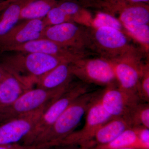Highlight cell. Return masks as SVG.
Here are the masks:
<instances>
[{"instance_id": "cell-1", "label": "cell", "mask_w": 149, "mask_h": 149, "mask_svg": "<svg viewBox=\"0 0 149 149\" xmlns=\"http://www.w3.org/2000/svg\"><path fill=\"white\" fill-rule=\"evenodd\" d=\"M65 62L70 63L50 55L17 52L3 56L0 58V67L33 87L37 79Z\"/></svg>"}, {"instance_id": "cell-2", "label": "cell", "mask_w": 149, "mask_h": 149, "mask_svg": "<svg viewBox=\"0 0 149 149\" xmlns=\"http://www.w3.org/2000/svg\"><path fill=\"white\" fill-rule=\"evenodd\" d=\"M90 51L112 61L131 57L143 58V52L133 45L125 32L109 27H89Z\"/></svg>"}, {"instance_id": "cell-3", "label": "cell", "mask_w": 149, "mask_h": 149, "mask_svg": "<svg viewBox=\"0 0 149 149\" xmlns=\"http://www.w3.org/2000/svg\"><path fill=\"white\" fill-rule=\"evenodd\" d=\"M99 94L88 93L76 99L56 120L50 128L37 138L34 145L47 143L58 146L60 142L74 132L89 107Z\"/></svg>"}, {"instance_id": "cell-4", "label": "cell", "mask_w": 149, "mask_h": 149, "mask_svg": "<svg viewBox=\"0 0 149 149\" xmlns=\"http://www.w3.org/2000/svg\"><path fill=\"white\" fill-rule=\"evenodd\" d=\"M89 92L88 85L81 82L71 83L63 93L45 110L36 125L22 141L24 145H34L35 141L45 133L65 109L80 96Z\"/></svg>"}, {"instance_id": "cell-5", "label": "cell", "mask_w": 149, "mask_h": 149, "mask_svg": "<svg viewBox=\"0 0 149 149\" xmlns=\"http://www.w3.org/2000/svg\"><path fill=\"white\" fill-rule=\"evenodd\" d=\"M65 89V87L53 91L37 87L29 89L13 103L0 108V123L50 104Z\"/></svg>"}, {"instance_id": "cell-6", "label": "cell", "mask_w": 149, "mask_h": 149, "mask_svg": "<svg viewBox=\"0 0 149 149\" xmlns=\"http://www.w3.org/2000/svg\"><path fill=\"white\" fill-rule=\"evenodd\" d=\"M43 38L78 53L88 55L90 53L89 27L73 22L48 26Z\"/></svg>"}, {"instance_id": "cell-7", "label": "cell", "mask_w": 149, "mask_h": 149, "mask_svg": "<svg viewBox=\"0 0 149 149\" xmlns=\"http://www.w3.org/2000/svg\"><path fill=\"white\" fill-rule=\"evenodd\" d=\"M87 57L70 63L72 75L88 85L106 87L114 85L116 82L111 62L100 56L94 58Z\"/></svg>"}, {"instance_id": "cell-8", "label": "cell", "mask_w": 149, "mask_h": 149, "mask_svg": "<svg viewBox=\"0 0 149 149\" xmlns=\"http://www.w3.org/2000/svg\"><path fill=\"white\" fill-rule=\"evenodd\" d=\"M100 94L87 110L83 128L74 131L63 139L60 142L58 146L74 145L95 146L93 140L97 130L103 124L113 118L102 106L100 100Z\"/></svg>"}, {"instance_id": "cell-9", "label": "cell", "mask_w": 149, "mask_h": 149, "mask_svg": "<svg viewBox=\"0 0 149 149\" xmlns=\"http://www.w3.org/2000/svg\"><path fill=\"white\" fill-rule=\"evenodd\" d=\"M49 105L0 123V146L20 143L30 134Z\"/></svg>"}, {"instance_id": "cell-10", "label": "cell", "mask_w": 149, "mask_h": 149, "mask_svg": "<svg viewBox=\"0 0 149 149\" xmlns=\"http://www.w3.org/2000/svg\"><path fill=\"white\" fill-rule=\"evenodd\" d=\"M100 100L112 118L125 117L141 102L136 93L122 90L115 85L106 87L100 94Z\"/></svg>"}, {"instance_id": "cell-11", "label": "cell", "mask_w": 149, "mask_h": 149, "mask_svg": "<svg viewBox=\"0 0 149 149\" xmlns=\"http://www.w3.org/2000/svg\"><path fill=\"white\" fill-rule=\"evenodd\" d=\"M8 52L46 54L61 58L71 63L88 56L74 52L45 38L8 46L0 49L1 53Z\"/></svg>"}, {"instance_id": "cell-12", "label": "cell", "mask_w": 149, "mask_h": 149, "mask_svg": "<svg viewBox=\"0 0 149 149\" xmlns=\"http://www.w3.org/2000/svg\"><path fill=\"white\" fill-rule=\"evenodd\" d=\"M141 57H131L111 61L118 86L122 90L136 93L146 64Z\"/></svg>"}, {"instance_id": "cell-13", "label": "cell", "mask_w": 149, "mask_h": 149, "mask_svg": "<svg viewBox=\"0 0 149 149\" xmlns=\"http://www.w3.org/2000/svg\"><path fill=\"white\" fill-rule=\"evenodd\" d=\"M101 9L116 17L123 25L149 24V4L124 3L108 0L103 1Z\"/></svg>"}, {"instance_id": "cell-14", "label": "cell", "mask_w": 149, "mask_h": 149, "mask_svg": "<svg viewBox=\"0 0 149 149\" xmlns=\"http://www.w3.org/2000/svg\"><path fill=\"white\" fill-rule=\"evenodd\" d=\"M46 27L43 19L22 20L0 37V49L43 38Z\"/></svg>"}, {"instance_id": "cell-15", "label": "cell", "mask_w": 149, "mask_h": 149, "mask_svg": "<svg viewBox=\"0 0 149 149\" xmlns=\"http://www.w3.org/2000/svg\"><path fill=\"white\" fill-rule=\"evenodd\" d=\"M70 63L65 62L37 79L35 85L37 88L53 91L68 86L72 83L73 75Z\"/></svg>"}, {"instance_id": "cell-16", "label": "cell", "mask_w": 149, "mask_h": 149, "mask_svg": "<svg viewBox=\"0 0 149 149\" xmlns=\"http://www.w3.org/2000/svg\"><path fill=\"white\" fill-rule=\"evenodd\" d=\"M32 88L18 77L6 72L4 77L0 81V108L13 103Z\"/></svg>"}, {"instance_id": "cell-17", "label": "cell", "mask_w": 149, "mask_h": 149, "mask_svg": "<svg viewBox=\"0 0 149 149\" xmlns=\"http://www.w3.org/2000/svg\"><path fill=\"white\" fill-rule=\"evenodd\" d=\"M132 127L125 117L113 118L98 129L94 137L95 146H101L113 141L125 130Z\"/></svg>"}, {"instance_id": "cell-18", "label": "cell", "mask_w": 149, "mask_h": 149, "mask_svg": "<svg viewBox=\"0 0 149 149\" xmlns=\"http://www.w3.org/2000/svg\"><path fill=\"white\" fill-rule=\"evenodd\" d=\"M58 1L57 0H32L22 9L19 21L43 19L57 5Z\"/></svg>"}, {"instance_id": "cell-19", "label": "cell", "mask_w": 149, "mask_h": 149, "mask_svg": "<svg viewBox=\"0 0 149 149\" xmlns=\"http://www.w3.org/2000/svg\"><path fill=\"white\" fill-rule=\"evenodd\" d=\"M100 149H111L131 148L139 149H149L146 145L139 139L133 127L125 130L113 141L101 146H95Z\"/></svg>"}, {"instance_id": "cell-20", "label": "cell", "mask_w": 149, "mask_h": 149, "mask_svg": "<svg viewBox=\"0 0 149 149\" xmlns=\"http://www.w3.org/2000/svg\"><path fill=\"white\" fill-rule=\"evenodd\" d=\"M32 0H21L0 12V37L6 33L19 21L22 9Z\"/></svg>"}, {"instance_id": "cell-21", "label": "cell", "mask_w": 149, "mask_h": 149, "mask_svg": "<svg viewBox=\"0 0 149 149\" xmlns=\"http://www.w3.org/2000/svg\"><path fill=\"white\" fill-rule=\"evenodd\" d=\"M126 35L132 37L141 46L142 50L148 53L149 49V24H123Z\"/></svg>"}, {"instance_id": "cell-22", "label": "cell", "mask_w": 149, "mask_h": 149, "mask_svg": "<svg viewBox=\"0 0 149 149\" xmlns=\"http://www.w3.org/2000/svg\"><path fill=\"white\" fill-rule=\"evenodd\" d=\"M125 117L129 120L132 127L141 126L149 128V103H139Z\"/></svg>"}, {"instance_id": "cell-23", "label": "cell", "mask_w": 149, "mask_h": 149, "mask_svg": "<svg viewBox=\"0 0 149 149\" xmlns=\"http://www.w3.org/2000/svg\"><path fill=\"white\" fill-rule=\"evenodd\" d=\"M90 27L93 28L112 27L125 33L123 25L120 21L112 15L104 11L97 12L95 15L93 16L91 22V27Z\"/></svg>"}, {"instance_id": "cell-24", "label": "cell", "mask_w": 149, "mask_h": 149, "mask_svg": "<svg viewBox=\"0 0 149 149\" xmlns=\"http://www.w3.org/2000/svg\"><path fill=\"white\" fill-rule=\"evenodd\" d=\"M43 20L47 27L71 22L66 13L57 4L50 10L45 17L43 18Z\"/></svg>"}, {"instance_id": "cell-25", "label": "cell", "mask_w": 149, "mask_h": 149, "mask_svg": "<svg viewBox=\"0 0 149 149\" xmlns=\"http://www.w3.org/2000/svg\"><path fill=\"white\" fill-rule=\"evenodd\" d=\"M137 94L141 101L149 103V66L146 63L138 88Z\"/></svg>"}, {"instance_id": "cell-26", "label": "cell", "mask_w": 149, "mask_h": 149, "mask_svg": "<svg viewBox=\"0 0 149 149\" xmlns=\"http://www.w3.org/2000/svg\"><path fill=\"white\" fill-rule=\"evenodd\" d=\"M49 147V144L44 143L38 145L27 146L22 143L0 146V149H41Z\"/></svg>"}, {"instance_id": "cell-27", "label": "cell", "mask_w": 149, "mask_h": 149, "mask_svg": "<svg viewBox=\"0 0 149 149\" xmlns=\"http://www.w3.org/2000/svg\"><path fill=\"white\" fill-rule=\"evenodd\" d=\"M139 139L146 145H149V128L144 126H133Z\"/></svg>"}, {"instance_id": "cell-28", "label": "cell", "mask_w": 149, "mask_h": 149, "mask_svg": "<svg viewBox=\"0 0 149 149\" xmlns=\"http://www.w3.org/2000/svg\"><path fill=\"white\" fill-rule=\"evenodd\" d=\"M77 3L86 8H89L101 9L103 0H68Z\"/></svg>"}, {"instance_id": "cell-29", "label": "cell", "mask_w": 149, "mask_h": 149, "mask_svg": "<svg viewBox=\"0 0 149 149\" xmlns=\"http://www.w3.org/2000/svg\"><path fill=\"white\" fill-rule=\"evenodd\" d=\"M92 148L91 146H79L77 145H69L65 146H57L54 149H89Z\"/></svg>"}, {"instance_id": "cell-30", "label": "cell", "mask_w": 149, "mask_h": 149, "mask_svg": "<svg viewBox=\"0 0 149 149\" xmlns=\"http://www.w3.org/2000/svg\"><path fill=\"white\" fill-rule=\"evenodd\" d=\"M21 0H0V12Z\"/></svg>"}, {"instance_id": "cell-31", "label": "cell", "mask_w": 149, "mask_h": 149, "mask_svg": "<svg viewBox=\"0 0 149 149\" xmlns=\"http://www.w3.org/2000/svg\"><path fill=\"white\" fill-rule=\"evenodd\" d=\"M113 1L124 3H145L149 4V0H111Z\"/></svg>"}, {"instance_id": "cell-32", "label": "cell", "mask_w": 149, "mask_h": 149, "mask_svg": "<svg viewBox=\"0 0 149 149\" xmlns=\"http://www.w3.org/2000/svg\"><path fill=\"white\" fill-rule=\"evenodd\" d=\"M6 74V72L0 67V81L2 80Z\"/></svg>"}, {"instance_id": "cell-33", "label": "cell", "mask_w": 149, "mask_h": 149, "mask_svg": "<svg viewBox=\"0 0 149 149\" xmlns=\"http://www.w3.org/2000/svg\"><path fill=\"white\" fill-rule=\"evenodd\" d=\"M89 149H100L97 148H96L95 147H93L92 148H91ZM136 149V148H116V149Z\"/></svg>"}, {"instance_id": "cell-34", "label": "cell", "mask_w": 149, "mask_h": 149, "mask_svg": "<svg viewBox=\"0 0 149 149\" xmlns=\"http://www.w3.org/2000/svg\"><path fill=\"white\" fill-rule=\"evenodd\" d=\"M54 147H48V148H44L41 149H54Z\"/></svg>"}, {"instance_id": "cell-35", "label": "cell", "mask_w": 149, "mask_h": 149, "mask_svg": "<svg viewBox=\"0 0 149 149\" xmlns=\"http://www.w3.org/2000/svg\"><path fill=\"white\" fill-rule=\"evenodd\" d=\"M104 1H107L108 0H103Z\"/></svg>"}]
</instances>
